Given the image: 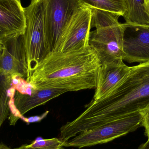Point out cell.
<instances>
[{
    "instance_id": "e0dca14e",
    "label": "cell",
    "mask_w": 149,
    "mask_h": 149,
    "mask_svg": "<svg viewBox=\"0 0 149 149\" xmlns=\"http://www.w3.org/2000/svg\"><path fill=\"white\" fill-rule=\"evenodd\" d=\"M143 126L145 128V133L146 135L149 137V108L143 111Z\"/></svg>"
},
{
    "instance_id": "5b68a950",
    "label": "cell",
    "mask_w": 149,
    "mask_h": 149,
    "mask_svg": "<svg viewBox=\"0 0 149 149\" xmlns=\"http://www.w3.org/2000/svg\"><path fill=\"white\" fill-rule=\"evenodd\" d=\"M143 112L132 113L78 134L64 143V147L81 148L103 144L134 132L143 126Z\"/></svg>"
},
{
    "instance_id": "7c38bea8",
    "label": "cell",
    "mask_w": 149,
    "mask_h": 149,
    "mask_svg": "<svg viewBox=\"0 0 149 149\" xmlns=\"http://www.w3.org/2000/svg\"><path fill=\"white\" fill-rule=\"evenodd\" d=\"M130 69L131 67L123 62L102 63L98 71L94 95L91 102L96 101L107 95L123 80Z\"/></svg>"
},
{
    "instance_id": "2e32d148",
    "label": "cell",
    "mask_w": 149,
    "mask_h": 149,
    "mask_svg": "<svg viewBox=\"0 0 149 149\" xmlns=\"http://www.w3.org/2000/svg\"><path fill=\"white\" fill-rule=\"evenodd\" d=\"M63 142L59 138H54L50 139H43L41 137L36 139L31 144L29 145V147L34 148H48V147L63 146Z\"/></svg>"
},
{
    "instance_id": "8992f818",
    "label": "cell",
    "mask_w": 149,
    "mask_h": 149,
    "mask_svg": "<svg viewBox=\"0 0 149 149\" xmlns=\"http://www.w3.org/2000/svg\"><path fill=\"white\" fill-rule=\"evenodd\" d=\"M45 32L50 49L55 51L74 15L82 5L77 0H42Z\"/></svg>"
},
{
    "instance_id": "9c48e42d",
    "label": "cell",
    "mask_w": 149,
    "mask_h": 149,
    "mask_svg": "<svg viewBox=\"0 0 149 149\" xmlns=\"http://www.w3.org/2000/svg\"><path fill=\"white\" fill-rule=\"evenodd\" d=\"M126 25L123 60L140 63L149 62V26Z\"/></svg>"
},
{
    "instance_id": "7a4b0ae2",
    "label": "cell",
    "mask_w": 149,
    "mask_h": 149,
    "mask_svg": "<svg viewBox=\"0 0 149 149\" xmlns=\"http://www.w3.org/2000/svg\"><path fill=\"white\" fill-rule=\"evenodd\" d=\"M101 64L90 45L74 51L51 52L26 82L35 89L58 88L69 92L95 88Z\"/></svg>"
},
{
    "instance_id": "6da1fadb",
    "label": "cell",
    "mask_w": 149,
    "mask_h": 149,
    "mask_svg": "<svg viewBox=\"0 0 149 149\" xmlns=\"http://www.w3.org/2000/svg\"><path fill=\"white\" fill-rule=\"evenodd\" d=\"M86 110L70 122L74 134L149 108V62L131 67L127 76L110 93L86 106Z\"/></svg>"
},
{
    "instance_id": "44dd1931",
    "label": "cell",
    "mask_w": 149,
    "mask_h": 149,
    "mask_svg": "<svg viewBox=\"0 0 149 149\" xmlns=\"http://www.w3.org/2000/svg\"><path fill=\"white\" fill-rule=\"evenodd\" d=\"M0 149H12L10 148L9 147H7L6 145L4 144L1 143L0 144Z\"/></svg>"
},
{
    "instance_id": "ba28073f",
    "label": "cell",
    "mask_w": 149,
    "mask_h": 149,
    "mask_svg": "<svg viewBox=\"0 0 149 149\" xmlns=\"http://www.w3.org/2000/svg\"><path fill=\"white\" fill-rule=\"evenodd\" d=\"M0 72L15 78L29 77V68L23 34L9 38L2 43Z\"/></svg>"
},
{
    "instance_id": "52a82bcc",
    "label": "cell",
    "mask_w": 149,
    "mask_h": 149,
    "mask_svg": "<svg viewBox=\"0 0 149 149\" xmlns=\"http://www.w3.org/2000/svg\"><path fill=\"white\" fill-rule=\"evenodd\" d=\"M91 20V9L81 6L65 29L55 51H74L89 46Z\"/></svg>"
},
{
    "instance_id": "d6986e66",
    "label": "cell",
    "mask_w": 149,
    "mask_h": 149,
    "mask_svg": "<svg viewBox=\"0 0 149 149\" xmlns=\"http://www.w3.org/2000/svg\"><path fill=\"white\" fill-rule=\"evenodd\" d=\"M138 149H149V137L148 141L145 143L141 144Z\"/></svg>"
},
{
    "instance_id": "277c9868",
    "label": "cell",
    "mask_w": 149,
    "mask_h": 149,
    "mask_svg": "<svg viewBox=\"0 0 149 149\" xmlns=\"http://www.w3.org/2000/svg\"><path fill=\"white\" fill-rule=\"evenodd\" d=\"M24 10L26 28L23 37L29 77L51 51L45 32L42 0H31Z\"/></svg>"
},
{
    "instance_id": "5bb4252c",
    "label": "cell",
    "mask_w": 149,
    "mask_h": 149,
    "mask_svg": "<svg viewBox=\"0 0 149 149\" xmlns=\"http://www.w3.org/2000/svg\"><path fill=\"white\" fill-rule=\"evenodd\" d=\"M15 79L10 74L0 72V128L10 112V102L14 97L15 89L12 88L10 95L9 92Z\"/></svg>"
},
{
    "instance_id": "7402d4cb",
    "label": "cell",
    "mask_w": 149,
    "mask_h": 149,
    "mask_svg": "<svg viewBox=\"0 0 149 149\" xmlns=\"http://www.w3.org/2000/svg\"><path fill=\"white\" fill-rule=\"evenodd\" d=\"M2 45L0 43V56H1V54L2 51Z\"/></svg>"
},
{
    "instance_id": "8fae6325",
    "label": "cell",
    "mask_w": 149,
    "mask_h": 149,
    "mask_svg": "<svg viewBox=\"0 0 149 149\" xmlns=\"http://www.w3.org/2000/svg\"><path fill=\"white\" fill-rule=\"evenodd\" d=\"M66 92H68L66 90L58 88L35 89L33 88L29 94L18 91L15 92L13 101L16 110L10 115V125H15L18 119L30 110L44 105Z\"/></svg>"
},
{
    "instance_id": "ffe728a7",
    "label": "cell",
    "mask_w": 149,
    "mask_h": 149,
    "mask_svg": "<svg viewBox=\"0 0 149 149\" xmlns=\"http://www.w3.org/2000/svg\"><path fill=\"white\" fill-rule=\"evenodd\" d=\"M144 6L146 13L149 17V0H144Z\"/></svg>"
},
{
    "instance_id": "3957f363",
    "label": "cell",
    "mask_w": 149,
    "mask_h": 149,
    "mask_svg": "<svg viewBox=\"0 0 149 149\" xmlns=\"http://www.w3.org/2000/svg\"><path fill=\"white\" fill-rule=\"evenodd\" d=\"M92 10L89 45L96 52L101 63L123 62V38L126 25L120 17L95 9Z\"/></svg>"
},
{
    "instance_id": "9a60e30c",
    "label": "cell",
    "mask_w": 149,
    "mask_h": 149,
    "mask_svg": "<svg viewBox=\"0 0 149 149\" xmlns=\"http://www.w3.org/2000/svg\"><path fill=\"white\" fill-rule=\"evenodd\" d=\"M82 6L124 17L127 8L125 0H77Z\"/></svg>"
},
{
    "instance_id": "30bf717a",
    "label": "cell",
    "mask_w": 149,
    "mask_h": 149,
    "mask_svg": "<svg viewBox=\"0 0 149 149\" xmlns=\"http://www.w3.org/2000/svg\"><path fill=\"white\" fill-rule=\"evenodd\" d=\"M25 28V12L21 0H0V43L23 35Z\"/></svg>"
},
{
    "instance_id": "4fadbf2b",
    "label": "cell",
    "mask_w": 149,
    "mask_h": 149,
    "mask_svg": "<svg viewBox=\"0 0 149 149\" xmlns=\"http://www.w3.org/2000/svg\"><path fill=\"white\" fill-rule=\"evenodd\" d=\"M127 11L124 16L125 24L149 26V17L145 10L144 0H125Z\"/></svg>"
},
{
    "instance_id": "ac0fdd59",
    "label": "cell",
    "mask_w": 149,
    "mask_h": 149,
    "mask_svg": "<svg viewBox=\"0 0 149 149\" xmlns=\"http://www.w3.org/2000/svg\"><path fill=\"white\" fill-rule=\"evenodd\" d=\"M63 147V146H56V147H48V148H34L29 147V145L24 144V145H22L19 148L14 149H65Z\"/></svg>"
}]
</instances>
